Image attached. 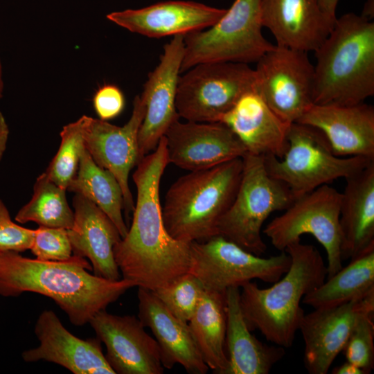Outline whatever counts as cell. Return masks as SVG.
Masks as SVG:
<instances>
[{"label": "cell", "instance_id": "obj_1", "mask_svg": "<svg viewBox=\"0 0 374 374\" xmlns=\"http://www.w3.org/2000/svg\"><path fill=\"white\" fill-rule=\"evenodd\" d=\"M168 164L163 136L156 149L136 166L132 179L136 201L132 223L114 249L122 278L152 291L188 273L191 265V243L173 238L163 221L159 190Z\"/></svg>", "mask_w": 374, "mask_h": 374}, {"label": "cell", "instance_id": "obj_2", "mask_svg": "<svg viewBox=\"0 0 374 374\" xmlns=\"http://www.w3.org/2000/svg\"><path fill=\"white\" fill-rule=\"evenodd\" d=\"M91 265L80 256L64 261H43L17 251H0V296H18L30 292L55 301L70 322L82 326L116 301L134 284L91 274Z\"/></svg>", "mask_w": 374, "mask_h": 374}, {"label": "cell", "instance_id": "obj_3", "mask_svg": "<svg viewBox=\"0 0 374 374\" xmlns=\"http://www.w3.org/2000/svg\"><path fill=\"white\" fill-rule=\"evenodd\" d=\"M291 265L280 279L267 288L249 281L240 293V308L251 331L258 330L270 342L285 348L294 342L305 312L303 297L321 285L327 277V267L313 245L301 240L285 250Z\"/></svg>", "mask_w": 374, "mask_h": 374}, {"label": "cell", "instance_id": "obj_4", "mask_svg": "<svg viewBox=\"0 0 374 374\" xmlns=\"http://www.w3.org/2000/svg\"><path fill=\"white\" fill-rule=\"evenodd\" d=\"M313 103L351 105L374 95V22L346 13L314 51Z\"/></svg>", "mask_w": 374, "mask_h": 374}, {"label": "cell", "instance_id": "obj_5", "mask_svg": "<svg viewBox=\"0 0 374 374\" xmlns=\"http://www.w3.org/2000/svg\"><path fill=\"white\" fill-rule=\"evenodd\" d=\"M242 158L190 171L168 190L162 206L168 233L186 242L218 235L217 224L231 204L242 172Z\"/></svg>", "mask_w": 374, "mask_h": 374}, {"label": "cell", "instance_id": "obj_6", "mask_svg": "<svg viewBox=\"0 0 374 374\" xmlns=\"http://www.w3.org/2000/svg\"><path fill=\"white\" fill-rule=\"evenodd\" d=\"M373 161L335 155L320 130L301 123L290 124L287 148L281 158L264 157L267 172L285 184L294 199L335 179H346Z\"/></svg>", "mask_w": 374, "mask_h": 374}, {"label": "cell", "instance_id": "obj_7", "mask_svg": "<svg viewBox=\"0 0 374 374\" xmlns=\"http://www.w3.org/2000/svg\"><path fill=\"white\" fill-rule=\"evenodd\" d=\"M235 197L217 224V233L257 256L267 250L262 227L275 211L294 200L285 184L267 172L264 157L246 153Z\"/></svg>", "mask_w": 374, "mask_h": 374}, {"label": "cell", "instance_id": "obj_8", "mask_svg": "<svg viewBox=\"0 0 374 374\" xmlns=\"http://www.w3.org/2000/svg\"><path fill=\"white\" fill-rule=\"evenodd\" d=\"M261 0H234L213 26L184 35L181 73L205 62H257L274 44L262 34Z\"/></svg>", "mask_w": 374, "mask_h": 374}, {"label": "cell", "instance_id": "obj_9", "mask_svg": "<svg viewBox=\"0 0 374 374\" xmlns=\"http://www.w3.org/2000/svg\"><path fill=\"white\" fill-rule=\"evenodd\" d=\"M341 193L328 184L295 199L283 213L273 219L262 230L280 251L291 243L310 234L327 254V277L342 267L339 226Z\"/></svg>", "mask_w": 374, "mask_h": 374}, {"label": "cell", "instance_id": "obj_10", "mask_svg": "<svg viewBox=\"0 0 374 374\" xmlns=\"http://www.w3.org/2000/svg\"><path fill=\"white\" fill-rule=\"evenodd\" d=\"M254 86L255 71L248 64L201 63L179 76L176 109L187 121L220 122L240 96Z\"/></svg>", "mask_w": 374, "mask_h": 374}, {"label": "cell", "instance_id": "obj_11", "mask_svg": "<svg viewBox=\"0 0 374 374\" xmlns=\"http://www.w3.org/2000/svg\"><path fill=\"white\" fill-rule=\"evenodd\" d=\"M189 273L205 290L226 292L253 279L274 283L289 269L291 258L285 251L268 258L255 255L221 235L191 242Z\"/></svg>", "mask_w": 374, "mask_h": 374}, {"label": "cell", "instance_id": "obj_12", "mask_svg": "<svg viewBox=\"0 0 374 374\" xmlns=\"http://www.w3.org/2000/svg\"><path fill=\"white\" fill-rule=\"evenodd\" d=\"M256 62V90L283 121L298 122L314 104V65L308 52L274 44Z\"/></svg>", "mask_w": 374, "mask_h": 374}, {"label": "cell", "instance_id": "obj_13", "mask_svg": "<svg viewBox=\"0 0 374 374\" xmlns=\"http://www.w3.org/2000/svg\"><path fill=\"white\" fill-rule=\"evenodd\" d=\"M145 112V104L138 95L133 101L131 116L123 126L84 116V147L93 161L111 172L118 181L123 195L127 217L134 208L129 175L139 161L138 134Z\"/></svg>", "mask_w": 374, "mask_h": 374}, {"label": "cell", "instance_id": "obj_14", "mask_svg": "<svg viewBox=\"0 0 374 374\" xmlns=\"http://www.w3.org/2000/svg\"><path fill=\"white\" fill-rule=\"evenodd\" d=\"M184 54V35L174 36L164 46L159 64L149 73L139 95L145 107L138 134L139 161L156 149L170 125L180 118L175 101Z\"/></svg>", "mask_w": 374, "mask_h": 374}, {"label": "cell", "instance_id": "obj_15", "mask_svg": "<svg viewBox=\"0 0 374 374\" xmlns=\"http://www.w3.org/2000/svg\"><path fill=\"white\" fill-rule=\"evenodd\" d=\"M106 347L105 358L118 374H161L159 346L134 315L97 312L89 323Z\"/></svg>", "mask_w": 374, "mask_h": 374}, {"label": "cell", "instance_id": "obj_16", "mask_svg": "<svg viewBox=\"0 0 374 374\" xmlns=\"http://www.w3.org/2000/svg\"><path fill=\"white\" fill-rule=\"evenodd\" d=\"M374 306V290L349 302L304 314L299 330L305 343L304 365L310 374H326L343 350L359 313Z\"/></svg>", "mask_w": 374, "mask_h": 374}, {"label": "cell", "instance_id": "obj_17", "mask_svg": "<svg viewBox=\"0 0 374 374\" xmlns=\"http://www.w3.org/2000/svg\"><path fill=\"white\" fill-rule=\"evenodd\" d=\"M168 163L193 171L242 158L247 150L221 122L199 123L179 120L164 135Z\"/></svg>", "mask_w": 374, "mask_h": 374}, {"label": "cell", "instance_id": "obj_18", "mask_svg": "<svg viewBox=\"0 0 374 374\" xmlns=\"http://www.w3.org/2000/svg\"><path fill=\"white\" fill-rule=\"evenodd\" d=\"M34 332L39 344L22 353L24 362H49L74 374H115L102 351L100 340L73 335L53 311L45 310L39 314Z\"/></svg>", "mask_w": 374, "mask_h": 374}, {"label": "cell", "instance_id": "obj_19", "mask_svg": "<svg viewBox=\"0 0 374 374\" xmlns=\"http://www.w3.org/2000/svg\"><path fill=\"white\" fill-rule=\"evenodd\" d=\"M226 9L181 0L158 2L137 9L114 11L107 19L130 32L151 38L186 35L216 23Z\"/></svg>", "mask_w": 374, "mask_h": 374}, {"label": "cell", "instance_id": "obj_20", "mask_svg": "<svg viewBox=\"0 0 374 374\" xmlns=\"http://www.w3.org/2000/svg\"><path fill=\"white\" fill-rule=\"evenodd\" d=\"M296 123L320 130L338 157L374 159V108L351 105H312Z\"/></svg>", "mask_w": 374, "mask_h": 374}, {"label": "cell", "instance_id": "obj_21", "mask_svg": "<svg viewBox=\"0 0 374 374\" xmlns=\"http://www.w3.org/2000/svg\"><path fill=\"white\" fill-rule=\"evenodd\" d=\"M261 22L277 45L314 51L332 30L336 18L326 15L319 0H261Z\"/></svg>", "mask_w": 374, "mask_h": 374}, {"label": "cell", "instance_id": "obj_22", "mask_svg": "<svg viewBox=\"0 0 374 374\" xmlns=\"http://www.w3.org/2000/svg\"><path fill=\"white\" fill-rule=\"evenodd\" d=\"M138 318L154 336L161 363L170 369L181 365L190 374H205L209 368L204 362L188 323L173 315L152 290L138 287Z\"/></svg>", "mask_w": 374, "mask_h": 374}, {"label": "cell", "instance_id": "obj_23", "mask_svg": "<svg viewBox=\"0 0 374 374\" xmlns=\"http://www.w3.org/2000/svg\"><path fill=\"white\" fill-rule=\"evenodd\" d=\"M73 224L68 229L73 255L88 258L93 274L110 280L121 279L114 249L121 240L109 217L92 202L75 194Z\"/></svg>", "mask_w": 374, "mask_h": 374}, {"label": "cell", "instance_id": "obj_24", "mask_svg": "<svg viewBox=\"0 0 374 374\" xmlns=\"http://www.w3.org/2000/svg\"><path fill=\"white\" fill-rule=\"evenodd\" d=\"M254 87L240 96L220 122L235 134L248 153L281 158L287 148L290 124L270 109Z\"/></svg>", "mask_w": 374, "mask_h": 374}, {"label": "cell", "instance_id": "obj_25", "mask_svg": "<svg viewBox=\"0 0 374 374\" xmlns=\"http://www.w3.org/2000/svg\"><path fill=\"white\" fill-rule=\"evenodd\" d=\"M346 181L339 215L343 260L374 246V161Z\"/></svg>", "mask_w": 374, "mask_h": 374}, {"label": "cell", "instance_id": "obj_26", "mask_svg": "<svg viewBox=\"0 0 374 374\" xmlns=\"http://www.w3.org/2000/svg\"><path fill=\"white\" fill-rule=\"evenodd\" d=\"M240 293L238 287L225 293L229 366L224 374H267L284 357L285 348L265 344L251 333L241 310Z\"/></svg>", "mask_w": 374, "mask_h": 374}, {"label": "cell", "instance_id": "obj_27", "mask_svg": "<svg viewBox=\"0 0 374 374\" xmlns=\"http://www.w3.org/2000/svg\"><path fill=\"white\" fill-rule=\"evenodd\" d=\"M225 293L204 290L188 323L204 362L217 374H224L229 366Z\"/></svg>", "mask_w": 374, "mask_h": 374}, {"label": "cell", "instance_id": "obj_28", "mask_svg": "<svg viewBox=\"0 0 374 374\" xmlns=\"http://www.w3.org/2000/svg\"><path fill=\"white\" fill-rule=\"evenodd\" d=\"M374 290V246L350 258V263L307 294L302 303L315 308L349 302Z\"/></svg>", "mask_w": 374, "mask_h": 374}, {"label": "cell", "instance_id": "obj_29", "mask_svg": "<svg viewBox=\"0 0 374 374\" xmlns=\"http://www.w3.org/2000/svg\"><path fill=\"white\" fill-rule=\"evenodd\" d=\"M67 190L96 204L116 225L121 238L125 237L128 227L123 217L124 201L121 186L111 172L93 161L85 147L80 155L77 173Z\"/></svg>", "mask_w": 374, "mask_h": 374}, {"label": "cell", "instance_id": "obj_30", "mask_svg": "<svg viewBox=\"0 0 374 374\" xmlns=\"http://www.w3.org/2000/svg\"><path fill=\"white\" fill-rule=\"evenodd\" d=\"M66 190L44 172L42 173L36 179L31 199L18 211L15 221L20 224L33 222L42 226L71 229L74 213L68 204Z\"/></svg>", "mask_w": 374, "mask_h": 374}, {"label": "cell", "instance_id": "obj_31", "mask_svg": "<svg viewBox=\"0 0 374 374\" xmlns=\"http://www.w3.org/2000/svg\"><path fill=\"white\" fill-rule=\"evenodd\" d=\"M84 116L63 126L58 150L44 172L52 181L66 190L77 173L84 148Z\"/></svg>", "mask_w": 374, "mask_h": 374}, {"label": "cell", "instance_id": "obj_32", "mask_svg": "<svg viewBox=\"0 0 374 374\" xmlns=\"http://www.w3.org/2000/svg\"><path fill=\"white\" fill-rule=\"evenodd\" d=\"M204 291L199 280L188 272L152 292L173 315L188 323Z\"/></svg>", "mask_w": 374, "mask_h": 374}, {"label": "cell", "instance_id": "obj_33", "mask_svg": "<svg viewBox=\"0 0 374 374\" xmlns=\"http://www.w3.org/2000/svg\"><path fill=\"white\" fill-rule=\"evenodd\" d=\"M374 306L358 315L343 349L346 361L361 368L364 374L374 368Z\"/></svg>", "mask_w": 374, "mask_h": 374}, {"label": "cell", "instance_id": "obj_34", "mask_svg": "<svg viewBox=\"0 0 374 374\" xmlns=\"http://www.w3.org/2000/svg\"><path fill=\"white\" fill-rule=\"evenodd\" d=\"M30 250L43 261L66 260L73 253L67 229L42 226L35 230Z\"/></svg>", "mask_w": 374, "mask_h": 374}, {"label": "cell", "instance_id": "obj_35", "mask_svg": "<svg viewBox=\"0 0 374 374\" xmlns=\"http://www.w3.org/2000/svg\"><path fill=\"white\" fill-rule=\"evenodd\" d=\"M35 230L15 223L4 202L0 199V251L23 252L30 250Z\"/></svg>", "mask_w": 374, "mask_h": 374}, {"label": "cell", "instance_id": "obj_36", "mask_svg": "<svg viewBox=\"0 0 374 374\" xmlns=\"http://www.w3.org/2000/svg\"><path fill=\"white\" fill-rule=\"evenodd\" d=\"M125 99L123 91L116 85L100 87L93 98V106L99 119L108 121L123 111Z\"/></svg>", "mask_w": 374, "mask_h": 374}, {"label": "cell", "instance_id": "obj_37", "mask_svg": "<svg viewBox=\"0 0 374 374\" xmlns=\"http://www.w3.org/2000/svg\"><path fill=\"white\" fill-rule=\"evenodd\" d=\"M9 133L8 125L4 116L0 112V161L6 150Z\"/></svg>", "mask_w": 374, "mask_h": 374}, {"label": "cell", "instance_id": "obj_38", "mask_svg": "<svg viewBox=\"0 0 374 374\" xmlns=\"http://www.w3.org/2000/svg\"><path fill=\"white\" fill-rule=\"evenodd\" d=\"M332 373L333 374H364L363 371L355 365L346 362L339 366L335 367Z\"/></svg>", "mask_w": 374, "mask_h": 374}, {"label": "cell", "instance_id": "obj_39", "mask_svg": "<svg viewBox=\"0 0 374 374\" xmlns=\"http://www.w3.org/2000/svg\"><path fill=\"white\" fill-rule=\"evenodd\" d=\"M323 11L328 16L336 18V9L339 0H319Z\"/></svg>", "mask_w": 374, "mask_h": 374}, {"label": "cell", "instance_id": "obj_40", "mask_svg": "<svg viewBox=\"0 0 374 374\" xmlns=\"http://www.w3.org/2000/svg\"><path fill=\"white\" fill-rule=\"evenodd\" d=\"M373 6V0H366L363 12L361 15L369 20H372L373 18V6Z\"/></svg>", "mask_w": 374, "mask_h": 374}, {"label": "cell", "instance_id": "obj_41", "mask_svg": "<svg viewBox=\"0 0 374 374\" xmlns=\"http://www.w3.org/2000/svg\"><path fill=\"white\" fill-rule=\"evenodd\" d=\"M3 91V81L2 66L0 61V99L2 98Z\"/></svg>", "mask_w": 374, "mask_h": 374}]
</instances>
